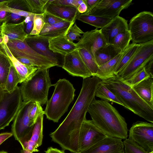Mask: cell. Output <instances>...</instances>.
Returning a JSON list of instances; mask_svg holds the SVG:
<instances>
[{"label":"cell","instance_id":"obj_1","mask_svg":"<svg viewBox=\"0 0 153 153\" xmlns=\"http://www.w3.org/2000/svg\"><path fill=\"white\" fill-rule=\"evenodd\" d=\"M102 81L96 76L83 79L80 93L71 110L58 128L50 134L52 140L58 144L62 150L79 152L81 128L86 119L88 108L95 99L97 87Z\"/></svg>","mask_w":153,"mask_h":153},{"label":"cell","instance_id":"obj_18","mask_svg":"<svg viewBox=\"0 0 153 153\" xmlns=\"http://www.w3.org/2000/svg\"><path fill=\"white\" fill-rule=\"evenodd\" d=\"M77 153H125L122 139L107 136L88 149Z\"/></svg>","mask_w":153,"mask_h":153},{"label":"cell","instance_id":"obj_46","mask_svg":"<svg viewBox=\"0 0 153 153\" xmlns=\"http://www.w3.org/2000/svg\"><path fill=\"white\" fill-rule=\"evenodd\" d=\"M87 6L86 13L92 10L100 1V0H83Z\"/></svg>","mask_w":153,"mask_h":153},{"label":"cell","instance_id":"obj_3","mask_svg":"<svg viewBox=\"0 0 153 153\" xmlns=\"http://www.w3.org/2000/svg\"><path fill=\"white\" fill-rule=\"evenodd\" d=\"M101 82L122 101L126 108L153 123V108L143 100L132 88L116 76L102 80Z\"/></svg>","mask_w":153,"mask_h":153},{"label":"cell","instance_id":"obj_59","mask_svg":"<svg viewBox=\"0 0 153 153\" xmlns=\"http://www.w3.org/2000/svg\"><path fill=\"white\" fill-rule=\"evenodd\" d=\"M6 0H0V3L4 2L6 1Z\"/></svg>","mask_w":153,"mask_h":153},{"label":"cell","instance_id":"obj_32","mask_svg":"<svg viewBox=\"0 0 153 153\" xmlns=\"http://www.w3.org/2000/svg\"><path fill=\"white\" fill-rule=\"evenodd\" d=\"M20 82V79L15 68L11 65L5 85L4 90L11 93L17 87Z\"/></svg>","mask_w":153,"mask_h":153},{"label":"cell","instance_id":"obj_13","mask_svg":"<svg viewBox=\"0 0 153 153\" xmlns=\"http://www.w3.org/2000/svg\"><path fill=\"white\" fill-rule=\"evenodd\" d=\"M34 103L23 101L13 120L11 126V132L15 140L19 142L27 134L33 126L30 120L29 113Z\"/></svg>","mask_w":153,"mask_h":153},{"label":"cell","instance_id":"obj_15","mask_svg":"<svg viewBox=\"0 0 153 153\" xmlns=\"http://www.w3.org/2000/svg\"><path fill=\"white\" fill-rule=\"evenodd\" d=\"M79 49H76L64 56L62 68L73 76L83 79L92 76L79 54Z\"/></svg>","mask_w":153,"mask_h":153},{"label":"cell","instance_id":"obj_41","mask_svg":"<svg viewBox=\"0 0 153 153\" xmlns=\"http://www.w3.org/2000/svg\"><path fill=\"white\" fill-rule=\"evenodd\" d=\"M44 111L39 103L35 102L29 113L30 120L32 125L35 123L39 116Z\"/></svg>","mask_w":153,"mask_h":153},{"label":"cell","instance_id":"obj_12","mask_svg":"<svg viewBox=\"0 0 153 153\" xmlns=\"http://www.w3.org/2000/svg\"><path fill=\"white\" fill-rule=\"evenodd\" d=\"M107 136L91 120L86 119L82 125L79 140V150L82 151L102 140Z\"/></svg>","mask_w":153,"mask_h":153},{"label":"cell","instance_id":"obj_38","mask_svg":"<svg viewBox=\"0 0 153 153\" xmlns=\"http://www.w3.org/2000/svg\"><path fill=\"white\" fill-rule=\"evenodd\" d=\"M44 13L35 14L33 17V28L29 35H39L45 24Z\"/></svg>","mask_w":153,"mask_h":153},{"label":"cell","instance_id":"obj_54","mask_svg":"<svg viewBox=\"0 0 153 153\" xmlns=\"http://www.w3.org/2000/svg\"><path fill=\"white\" fill-rule=\"evenodd\" d=\"M4 92L5 91L4 90L0 87V102L3 98Z\"/></svg>","mask_w":153,"mask_h":153},{"label":"cell","instance_id":"obj_35","mask_svg":"<svg viewBox=\"0 0 153 153\" xmlns=\"http://www.w3.org/2000/svg\"><path fill=\"white\" fill-rule=\"evenodd\" d=\"M149 77H153L144 67L131 76L123 81L129 87L132 88L140 82Z\"/></svg>","mask_w":153,"mask_h":153},{"label":"cell","instance_id":"obj_6","mask_svg":"<svg viewBox=\"0 0 153 153\" xmlns=\"http://www.w3.org/2000/svg\"><path fill=\"white\" fill-rule=\"evenodd\" d=\"M128 26L132 43L140 44L153 40V13L140 12L130 20Z\"/></svg>","mask_w":153,"mask_h":153},{"label":"cell","instance_id":"obj_39","mask_svg":"<svg viewBox=\"0 0 153 153\" xmlns=\"http://www.w3.org/2000/svg\"><path fill=\"white\" fill-rule=\"evenodd\" d=\"M4 4L8 8L30 12L26 0H7Z\"/></svg>","mask_w":153,"mask_h":153},{"label":"cell","instance_id":"obj_9","mask_svg":"<svg viewBox=\"0 0 153 153\" xmlns=\"http://www.w3.org/2000/svg\"><path fill=\"white\" fill-rule=\"evenodd\" d=\"M23 103L20 87L12 92L5 91L0 102V130L13 120Z\"/></svg>","mask_w":153,"mask_h":153},{"label":"cell","instance_id":"obj_48","mask_svg":"<svg viewBox=\"0 0 153 153\" xmlns=\"http://www.w3.org/2000/svg\"><path fill=\"white\" fill-rule=\"evenodd\" d=\"M12 136H13V134L11 132L0 133V145L6 140Z\"/></svg>","mask_w":153,"mask_h":153},{"label":"cell","instance_id":"obj_26","mask_svg":"<svg viewBox=\"0 0 153 153\" xmlns=\"http://www.w3.org/2000/svg\"><path fill=\"white\" fill-rule=\"evenodd\" d=\"M122 52L113 45L108 44L97 50L94 59L99 67L112 59Z\"/></svg>","mask_w":153,"mask_h":153},{"label":"cell","instance_id":"obj_27","mask_svg":"<svg viewBox=\"0 0 153 153\" xmlns=\"http://www.w3.org/2000/svg\"><path fill=\"white\" fill-rule=\"evenodd\" d=\"M124 51L110 61L99 67L96 76L102 80H105L115 76L114 73V68Z\"/></svg>","mask_w":153,"mask_h":153},{"label":"cell","instance_id":"obj_17","mask_svg":"<svg viewBox=\"0 0 153 153\" xmlns=\"http://www.w3.org/2000/svg\"><path fill=\"white\" fill-rule=\"evenodd\" d=\"M76 44L79 48L86 50L94 59L96 51L107 44L100 30L97 29L84 32Z\"/></svg>","mask_w":153,"mask_h":153},{"label":"cell","instance_id":"obj_4","mask_svg":"<svg viewBox=\"0 0 153 153\" xmlns=\"http://www.w3.org/2000/svg\"><path fill=\"white\" fill-rule=\"evenodd\" d=\"M53 86L55 88L53 93L46 103L44 113L48 119L57 123L73 100L75 89L65 79H59Z\"/></svg>","mask_w":153,"mask_h":153},{"label":"cell","instance_id":"obj_58","mask_svg":"<svg viewBox=\"0 0 153 153\" xmlns=\"http://www.w3.org/2000/svg\"><path fill=\"white\" fill-rule=\"evenodd\" d=\"M0 153H8V152L5 151H0Z\"/></svg>","mask_w":153,"mask_h":153},{"label":"cell","instance_id":"obj_42","mask_svg":"<svg viewBox=\"0 0 153 153\" xmlns=\"http://www.w3.org/2000/svg\"><path fill=\"white\" fill-rule=\"evenodd\" d=\"M45 24L49 25H53L64 20L61 19L45 11L44 13Z\"/></svg>","mask_w":153,"mask_h":153},{"label":"cell","instance_id":"obj_33","mask_svg":"<svg viewBox=\"0 0 153 153\" xmlns=\"http://www.w3.org/2000/svg\"><path fill=\"white\" fill-rule=\"evenodd\" d=\"M79 51L83 61L91 72L92 76H95L99 66L94 58L88 51L83 48H79Z\"/></svg>","mask_w":153,"mask_h":153},{"label":"cell","instance_id":"obj_47","mask_svg":"<svg viewBox=\"0 0 153 153\" xmlns=\"http://www.w3.org/2000/svg\"><path fill=\"white\" fill-rule=\"evenodd\" d=\"M73 1L74 0H53L51 2H48L56 4L73 6L72 5Z\"/></svg>","mask_w":153,"mask_h":153},{"label":"cell","instance_id":"obj_51","mask_svg":"<svg viewBox=\"0 0 153 153\" xmlns=\"http://www.w3.org/2000/svg\"><path fill=\"white\" fill-rule=\"evenodd\" d=\"M45 153H65L64 151L61 150L56 148L51 147L45 151Z\"/></svg>","mask_w":153,"mask_h":153},{"label":"cell","instance_id":"obj_24","mask_svg":"<svg viewBox=\"0 0 153 153\" xmlns=\"http://www.w3.org/2000/svg\"><path fill=\"white\" fill-rule=\"evenodd\" d=\"M75 22H69L63 21L53 25L45 24L39 35L49 39L61 36H65L70 28Z\"/></svg>","mask_w":153,"mask_h":153},{"label":"cell","instance_id":"obj_31","mask_svg":"<svg viewBox=\"0 0 153 153\" xmlns=\"http://www.w3.org/2000/svg\"><path fill=\"white\" fill-rule=\"evenodd\" d=\"M131 41V35L128 30L117 35L113 38L110 44L113 45L122 52L129 46Z\"/></svg>","mask_w":153,"mask_h":153},{"label":"cell","instance_id":"obj_49","mask_svg":"<svg viewBox=\"0 0 153 153\" xmlns=\"http://www.w3.org/2000/svg\"><path fill=\"white\" fill-rule=\"evenodd\" d=\"M16 58L22 64L28 66H34L33 63L27 59L22 57H17Z\"/></svg>","mask_w":153,"mask_h":153},{"label":"cell","instance_id":"obj_16","mask_svg":"<svg viewBox=\"0 0 153 153\" xmlns=\"http://www.w3.org/2000/svg\"><path fill=\"white\" fill-rule=\"evenodd\" d=\"M44 113L38 117L27 134L19 143L22 149L31 152H38V148L42 143L43 137V122Z\"/></svg>","mask_w":153,"mask_h":153},{"label":"cell","instance_id":"obj_55","mask_svg":"<svg viewBox=\"0 0 153 153\" xmlns=\"http://www.w3.org/2000/svg\"><path fill=\"white\" fill-rule=\"evenodd\" d=\"M20 153H33L27 150L22 149L21 151V152Z\"/></svg>","mask_w":153,"mask_h":153},{"label":"cell","instance_id":"obj_52","mask_svg":"<svg viewBox=\"0 0 153 153\" xmlns=\"http://www.w3.org/2000/svg\"><path fill=\"white\" fill-rule=\"evenodd\" d=\"M153 59L151 60L145 66V67L148 72L153 76Z\"/></svg>","mask_w":153,"mask_h":153},{"label":"cell","instance_id":"obj_20","mask_svg":"<svg viewBox=\"0 0 153 153\" xmlns=\"http://www.w3.org/2000/svg\"><path fill=\"white\" fill-rule=\"evenodd\" d=\"M128 30L127 20L119 16L112 19L100 30L108 44H110L113 38L118 34Z\"/></svg>","mask_w":153,"mask_h":153},{"label":"cell","instance_id":"obj_19","mask_svg":"<svg viewBox=\"0 0 153 153\" xmlns=\"http://www.w3.org/2000/svg\"><path fill=\"white\" fill-rule=\"evenodd\" d=\"M0 53L6 56L10 61L19 76L20 83L29 79L38 69L36 67L27 65L21 63L12 55L7 44L3 42L0 44Z\"/></svg>","mask_w":153,"mask_h":153},{"label":"cell","instance_id":"obj_2","mask_svg":"<svg viewBox=\"0 0 153 153\" xmlns=\"http://www.w3.org/2000/svg\"><path fill=\"white\" fill-rule=\"evenodd\" d=\"M87 112L94 124L107 136L127 138L128 130L125 118L108 102L95 99Z\"/></svg>","mask_w":153,"mask_h":153},{"label":"cell","instance_id":"obj_8","mask_svg":"<svg viewBox=\"0 0 153 153\" xmlns=\"http://www.w3.org/2000/svg\"><path fill=\"white\" fill-rule=\"evenodd\" d=\"M7 45L10 52L15 58L27 59L38 69H49L52 67L57 66L48 59L32 49L25 40H9Z\"/></svg>","mask_w":153,"mask_h":153},{"label":"cell","instance_id":"obj_28","mask_svg":"<svg viewBox=\"0 0 153 153\" xmlns=\"http://www.w3.org/2000/svg\"><path fill=\"white\" fill-rule=\"evenodd\" d=\"M140 46V44L132 43L129 45L124 51V53L117 64L114 73L116 76L128 63L135 53Z\"/></svg>","mask_w":153,"mask_h":153},{"label":"cell","instance_id":"obj_7","mask_svg":"<svg viewBox=\"0 0 153 153\" xmlns=\"http://www.w3.org/2000/svg\"><path fill=\"white\" fill-rule=\"evenodd\" d=\"M153 59V40L140 44L131 59L116 76L122 81L126 79L140 70Z\"/></svg>","mask_w":153,"mask_h":153},{"label":"cell","instance_id":"obj_11","mask_svg":"<svg viewBox=\"0 0 153 153\" xmlns=\"http://www.w3.org/2000/svg\"><path fill=\"white\" fill-rule=\"evenodd\" d=\"M132 0H100L91 10L82 14L113 19L119 16L121 11L127 8Z\"/></svg>","mask_w":153,"mask_h":153},{"label":"cell","instance_id":"obj_34","mask_svg":"<svg viewBox=\"0 0 153 153\" xmlns=\"http://www.w3.org/2000/svg\"><path fill=\"white\" fill-rule=\"evenodd\" d=\"M12 64V63L7 57L0 53V87L4 90Z\"/></svg>","mask_w":153,"mask_h":153},{"label":"cell","instance_id":"obj_30","mask_svg":"<svg viewBox=\"0 0 153 153\" xmlns=\"http://www.w3.org/2000/svg\"><path fill=\"white\" fill-rule=\"evenodd\" d=\"M76 20H78L90 25L97 29L103 27L109 23L112 19L98 16L80 14L76 17Z\"/></svg>","mask_w":153,"mask_h":153},{"label":"cell","instance_id":"obj_21","mask_svg":"<svg viewBox=\"0 0 153 153\" xmlns=\"http://www.w3.org/2000/svg\"><path fill=\"white\" fill-rule=\"evenodd\" d=\"M45 10L53 15L70 22H75L76 17L80 14L77 8L74 6L56 4L48 2Z\"/></svg>","mask_w":153,"mask_h":153},{"label":"cell","instance_id":"obj_45","mask_svg":"<svg viewBox=\"0 0 153 153\" xmlns=\"http://www.w3.org/2000/svg\"><path fill=\"white\" fill-rule=\"evenodd\" d=\"M25 17L10 13V18L7 23H18L24 21Z\"/></svg>","mask_w":153,"mask_h":153},{"label":"cell","instance_id":"obj_60","mask_svg":"<svg viewBox=\"0 0 153 153\" xmlns=\"http://www.w3.org/2000/svg\"><path fill=\"white\" fill-rule=\"evenodd\" d=\"M149 153H153V151L151 152H150Z\"/></svg>","mask_w":153,"mask_h":153},{"label":"cell","instance_id":"obj_50","mask_svg":"<svg viewBox=\"0 0 153 153\" xmlns=\"http://www.w3.org/2000/svg\"><path fill=\"white\" fill-rule=\"evenodd\" d=\"M77 9L80 13L83 14L87 11V6L85 3L83 1L79 6L77 8Z\"/></svg>","mask_w":153,"mask_h":153},{"label":"cell","instance_id":"obj_25","mask_svg":"<svg viewBox=\"0 0 153 153\" xmlns=\"http://www.w3.org/2000/svg\"><path fill=\"white\" fill-rule=\"evenodd\" d=\"M24 21L18 23L3 22L1 25L2 35L7 36L9 40H25L28 35L25 31Z\"/></svg>","mask_w":153,"mask_h":153},{"label":"cell","instance_id":"obj_14","mask_svg":"<svg viewBox=\"0 0 153 153\" xmlns=\"http://www.w3.org/2000/svg\"><path fill=\"white\" fill-rule=\"evenodd\" d=\"M49 38L39 35H28L25 40L33 50L48 59L57 66L62 67L64 56L55 53L49 47Z\"/></svg>","mask_w":153,"mask_h":153},{"label":"cell","instance_id":"obj_22","mask_svg":"<svg viewBox=\"0 0 153 153\" xmlns=\"http://www.w3.org/2000/svg\"><path fill=\"white\" fill-rule=\"evenodd\" d=\"M48 41L49 47L51 50L64 56L79 49L75 43L69 41L64 35L49 39Z\"/></svg>","mask_w":153,"mask_h":153},{"label":"cell","instance_id":"obj_36","mask_svg":"<svg viewBox=\"0 0 153 153\" xmlns=\"http://www.w3.org/2000/svg\"><path fill=\"white\" fill-rule=\"evenodd\" d=\"M30 12L35 14H42L45 11L48 0H26Z\"/></svg>","mask_w":153,"mask_h":153},{"label":"cell","instance_id":"obj_10","mask_svg":"<svg viewBox=\"0 0 153 153\" xmlns=\"http://www.w3.org/2000/svg\"><path fill=\"white\" fill-rule=\"evenodd\" d=\"M149 152L153 151V123L137 121L129 131V137Z\"/></svg>","mask_w":153,"mask_h":153},{"label":"cell","instance_id":"obj_37","mask_svg":"<svg viewBox=\"0 0 153 153\" xmlns=\"http://www.w3.org/2000/svg\"><path fill=\"white\" fill-rule=\"evenodd\" d=\"M123 142L125 153H149L131 138L125 139Z\"/></svg>","mask_w":153,"mask_h":153},{"label":"cell","instance_id":"obj_43","mask_svg":"<svg viewBox=\"0 0 153 153\" xmlns=\"http://www.w3.org/2000/svg\"><path fill=\"white\" fill-rule=\"evenodd\" d=\"M35 14L32 13L25 17L24 20L25 24V31L28 35H30L33 28V17Z\"/></svg>","mask_w":153,"mask_h":153},{"label":"cell","instance_id":"obj_57","mask_svg":"<svg viewBox=\"0 0 153 153\" xmlns=\"http://www.w3.org/2000/svg\"><path fill=\"white\" fill-rule=\"evenodd\" d=\"M3 42V37L0 36V44H1Z\"/></svg>","mask_w":153,"mask_h":153},{"label":"cell","instance_id":"obj_53","mask_svg":"<svg viewBox=\"0 0 153 153\" xmlns=\"http://www.w3.org/2000/svg\"><path fill=\"white\" fill-rule=\"evenodd\" d=\"M83 2V0H74L72 5L77 8Z\"/></svg>","mask_w":153,"mask_h":153},{"label":"cell","instance_id":"obj_44","mask_svg":"<svg viewBox=\"0 0 153 153\" xmlns=\"http://www.w3.org/2000/svg\"><path fill=\"white\" fill-rule=\"evenodd\" d=\"M4 2L0 3V22L2 23L7 22L10 15V13L6 11L4 8L3 5Z\"/></svg>","mask_w":153,"mask_h":153},{"label":"cell","instance_id":"obj_5","mask_svg":"<svg viewBox=\"0 0 153 153\" xmlns=\"http://www.w3.org/2000/svg\"><path fill=\"white\" fill-rule=\"evenodd\" d=\"M49 70L38 69L31 78L21 83L20 88L23 102H38L41 105L46 103L49 89L53 86Z\"/></svg>","mask_w":153,"mask_h":153},{"label":"cell","instance_id":"obj_56","mask_svg":"<svg viewBox=\"0 0 153 153\" xmlns=\"http://www.w3.org/2000/svg\"><path fill=\"white\" fill-rule=\"evenodd\" d=\"M3 23L0 22V36H2V35L1 33V25Z\"/></svg>","mask_w":153,"mask_h":153},{"label":"cell","instance_id":"obj_29","mask_svg":"<svg viewBox=\"0 0 153 153\" xmlns=\"http://www.w3.org/2000/svg\"><path fill=\"white\" fill-rule=\"evenodd\" d=\"M95 96L102 100L108 102H111L116 103L125 107L122 101L101 82L98 84L97 87Z\"/></svg>","mask_w":153,"mask_h":153},{"label":"cell","instance_id":"obj_40","mask_svg":"<svg viewBox=\"0 0 153 153\" xmlns=\"http://www.w3.org/2000/svg\"><path fill=\"white\" fill-rule=\"evenodd\" d=\"M84 33L77 25L76 22L69 29L65 36L67 39L70 41L73 42L76 40L79 41V37H81V34Z\"/></svg>","mask_w":153,"mask_h":153},{"label":"cell","instance_id":"obj_23","mask_svg":"<svg viewBox=\"0 0 153 153\" xmlns=\"http://www.w3.org/2000/svg\"><path fill=\"white\" fill-rule=\"evenodd\" d=\"M132 88L143 100L153 108V77L145 79Z\"/></svg>","mask_w":153,"mask_h":153}]
</instances>
